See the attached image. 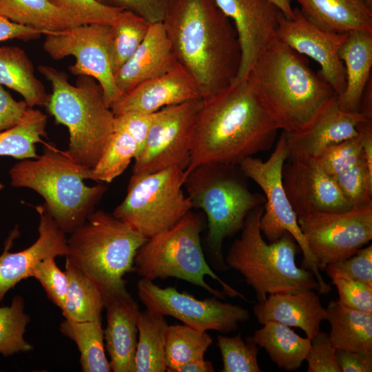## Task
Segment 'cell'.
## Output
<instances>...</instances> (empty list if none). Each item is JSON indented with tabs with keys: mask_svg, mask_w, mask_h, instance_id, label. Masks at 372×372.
Returning a JSON list of instances; mask_svg holds the SVG:
<instances>
[{
	"mask_svg": "<svg viewBox=\"0 0 372 372\" xmlns=\"http://www.w3.org/2000/svg\"><path fill=\"white\" fill-rule=\"evenodd\" d=\"M280 126L247 79L203 99L184 176L210 163L238 165L270 149Z\"/></svg>",
	"mask_w": 372,
	"mask_h": 372,
	"instance_id": "cell-1",
	"label": "cell"
},
{
	"mask_svg": "<svg viewBox=\"0 0 372 372\" xmlns=\"http://www.w3.org/2000/svg\"><path fill=\"white\" fill-rule=\"evenodd\" d=\"M163 23L177 61L195 80L202 99L235 80L240 59L237 34L214 0H173Z\"/></svg>",
	"mask_w": 372,
	"mask_h": 372,
	"instance_id": "cell-2",
	"label": "cell"
},
{
	"mask_svg": "<svg viewBox=\"0 0 372 372\" xmlns=\"http://www.w3.org/2000/svg\"><path fill=\"white\" fill-rule=\"evenodd\" d=\"M246 79L286 132L304 129L338 97L301 54L277 38L260 55Z\"/></svg>",
	"mask_w": 372,
	"mask_h": 372,
	"instance_id": "cell-3",
	"label": "cell"
},
{
	"mask_svg": "<svg viewBox=\"0 0 372 372\" xmlns=\"http://www.w3.org/2000/svg\"><path fill=\"white\" fill-rule=\"evenodd\" d=\"M44 145L42 155L22 160L10 169V183L41 195L58 227L71 234L95 210L107 187L101 183L86 185L85 179L96 181L92 168L78 164L52 143Z\"/></svg>",
	"mask_w": 372,
	"mask_h": 372,
	"instance_id": "cell-4",
	"label": "cell"
},
{
	"mask_svg": "<svg viewBox=\"0 0 372 372\" xmlns=\"http://www.w3.org/2000/svg\"><path fill=\"white\" fill-rule=\"evenodd\" d=\"M39 71L50 81L52 94L45 105L56 122L69 132L67 155L93 169L103 156L112 135L114 114L107 105L103 90L93 77L80 75L75 85L68 75L48 65Z\"/></svg>",
	"mask_w": 372,
	"mask_h": 372,
	"instance_id": "cell-5",
	"label": "cell"
},
{
	"mask_svg": "<svg viewBox=\"0 0 372 372\" xmlns=\"http://www.w3.org/2000/svg\"><path fill=\"white\" fill-rule=\"evenodd\" d=\"M147 238L103 210H94L67 238L65 259L101 291L104 302L130 294L123 278L134 270L138 248Z\"/></svg>",
	"mask_w": 372,
	"mask_h": 372,
	"instance_id": "cell-6",
	"label": "cell"
},
{
	"mask_svg": "<svg viewBox=\"0 0 372 372\" xmlns=\"http://www.w3.org/2000/svg\"><path fill=\"white\" fill-rule=\"evenodd\" d=\"M263 205L247 216L240 236L230 246L224 258L227 268L239 272L255 291L258 302L269 294L296 292L304 289L320 291L313 272L298 267L296 256L301 249L289 233L267 243L260 229Z\"/></svg>",
	"mask_w": 372,
	"mask_h": 372,
	"instance_id": "cell-7",
	"label": "cell"
},
{
	"mask_svg": "<svg viewBox=\"0 0 372 372\" xmlns=\"http://www.w3.org/2000/svg\"><path fill=\"white\" fill-rule=\"evenodd\" d=\"M238 165L204 163L184 176L183 186L192 208L200 209L207 221V243L216 267L226 270L223 244L242 230L248 214L265 202L252 192Z\"/></svg>",
	"mask_w": 372,
	"mask_h": 372,
	"instance_id": "cell-8",
	"label": "cell"
},
{
	"mask_svg": "<svg viewBox=\"0 0 372 372\" xmlns=\"http://www.w3.org/2000/svg\"><path fill=\"white\" fill-rule=\"evenodd\" d=\"M203 227L202 215L189 211L173 227L143 243L134 257V270L151 280L167 278L185 280L219 299H225L227 295L247 300L223 281L206 261L200 242Z\"/></svg>",
	"mask_w": 372,
	"mask_h": 372,
	"instance_id": "cell-9",
	"label": "cell"
},
{
	"mask_svg": "<svg viewBox=\"0 0 372 372\" xmlns=\"http://www.w3.org/2000/svg\"><path fill=\"white\" fill-rule=\"evenodd\" d=\"M183 182L184 171L178 167L132 174L127 194L112 214L149 238L171 228L192 210Z\"/></svg>",
	"mask_w": 372,
	"mask_h": 372,
	"instance_id": "cell-10",
	"label": "cell"
},
{
	"mask_svg": "<svg viewBox=\"0 0 372 372\" xmlns=\"http://www.w3.org/2000/svg\"><path fill=\"white\" fill-rule=\"evenodd\" d=\"M288 158L289 149L282 131L273 152L267 161L249 156L238 165L244 176L254 180L265 194L263 213L260 219L261 233L270 242L279 240L287 233L290 234L303 254L302 267L314 274L320 287L318 293L328 294L331 287L320 274L283 187L282 168Z\"/></svg>",
	"mask_w": 372,
	"mask_h": 372,
	"instance_id": "cell-11",
	"label": "cell"
},
{
	"mask_svg": "<svg viewBox=\"0 0 372 372\" xmlns=\"http://www.w3.org/2000/svg\"><path fill=\"white\" fill-rule=\"evenodd\" d=\"M202 104V99H196L156 112L145 142L134 158L132 173L149 174L170 167L185 172Z\"/></svg>",
	"mask_w": 372,
	"mask_h": 372,
	"instance_id": "cell-12",
	"label": "cell"
},
{
	"mask_svg": "<svg viewBox=\"0 0 372 372\" xmlns=\"http://www.w3.org/2000/svg\"><path fill=\"white\" fill-rule=\"evenodd\" d=\"M45 36L43 47L49 56L54 60L74 56L76 63L69 68L71 73L96 80L110 107L123 96L112 66L111 25L82 24Z\"/></svg>",
	"mask_w": 372,
	"mask_h": 372,
	"instance_id": "cell-13",
	"label": "cell"
},
{
	"mask_svg": "<svg viewBox=\"0 0 372 372\" xmlns=\"http://www.w3.org/2000/svg\"><path fill=\"white\" fill-rule=\"evenodd\" d=\"M298 223L318 269L347 258L372 239V204L342 212L316 211Z\"/></svg>",
	"mask_w": 372,
	"mask_h": 372,
	"instance_id": "cell-14",
	"label": "cell"
},
{
	"mask_svg": "<svg viewBox=\"0 0 372 372\" xmlns=\"http://www.w3.org/2000/svg\"><path fill=\"white\" fill-rule=\"evenodd\" d=\"M136 288L138 298L147 310L163 316H172L199 331L231 333L250 319L245 308L222 302L215 296L198 300L174 287L161 288L145 278L138 281Z\"/></svg>",
	"mask_w": 372,
	"mask_h": 372,
	"instance_id": "cell-15",
	"label": "cell"
},
{
	"mask_svg": "<svg viewBox=\"0 0 372 372\" xmlns=\"http://www.w3.org/2000/svg\"><path fill=\"white\" fill-rule=\"evenodd\" d=\"M293 11L292 18L280 12L276 37L300 54L313 59L320 66V76L339 96L346 86L345 69L339 51L347 33L324 30L307 20L299 8Z\"/></svg>",
	"mask_w": 372,
	"mask_h": 372,
	"instance_id": "cell-16",
	"label": "cell"
},
{
	"mask_svg": "<svg viewBox=\"0 0 372 372\" xmlns=\"http://www.w3.org/2000/svg\"><path fill=\"white\" fill-rule=\"evenodd\" d=\"M289 158L282 168V185L297 218L316 211L351 209L334 178L323 171L315 158Z\"/></svg>",
	"mask_w": 372,
	"mask_h": 372,
	"instance_id": "cell-17",
	"label": "cell"
},
{
	"mask_svg": "<svg viewBox=\"0 0 372 372\" xmlns=\"http://www.w3.org/2000/svg\"><path fill=\"white\" fill-rule=\"evenodd\" d=\"M231 21L240 47V59L234 81L247 76L262 52L276 38L280 10L269 0H214Z\"/></svg>",
	"mask_w": 372,
	"mask_h": 372,
	"instance_id": "cell-18",
	"label": "cell"
},
{
	"mask_svg": "<svg viewBox=\"0 0 372 372\" xmlns=\"http://www.w3.org/2000/svg\"><path fill=\"white\" fill-rule=\"evenodd\" d=\"M39 216V237L28 248L11 253L13 240L18 236L17 228L7 238L0 256V302L6 293L23 279L30 277L31 271L39 261L49 257L67 254L65 233L56 225L43 204L35 207Z\"/></svg>",
	"mask_w": 372,
	"mask_h": 372,
	"instance_id": "cell-19",
	"label": "cell"
},
{
	"mask_svg": "<svg viewBox=\"0 0 372 372\" xmlns=\"http://www.w3.org/2000/svg\"><path fill=\"white\" fill-rule=\"evenodd\" d=\"M370 120L372 118L361 111L349 112L342 110L336 97L304 129L296 132L283 131L289 149V158H317L329 147L357 136L359 125Z\"/></svg>",
	"mask_w": 372,
	"mask_h": 372,
	"instance_id": "cell-20",
	"label": "cell"
},
{
	"mask_svg": "<svg viewBox=\"0 0 372 372\" xmlns=\"http://www.w3.org/2000/svg\"><path fill=\"white\" fill-rule=\"evenodd\" d=\"M201 99L195 80L177 61L167 72L125 94L110 109L114 114L126 112L152 114L167 106Z\"/></svg>",
	"mask_w": 372,
	"mask_h": 372,
	"instance_id": "cell-21",
	"label": "cell"
},
{
	"mask_svg": "<svg viewBox=\"0 0 372 372\" xmlns=\"http://www.w3.org/2000/svg\"><path fill=\"white\" fill-rule=\"evenodd\" d=\"M107 324L105 348L114 372H136L135 355L138 342V305L131 294L105 301Z\"/></svg>",
	"mask_w": 372,
	"mask_h": 372,
	"instance_id": "cell-22",
	"label": "cell"
},
{
	"mask_svg": "<svg viewBox=\"0 0 372 372\" xmlns=\"http://www.w3.org/2000/svg\"><path fill=\"white\" fill-rule=\"evenodd\" d=\"M253 312L260 324L276 321L301 329L310 339L318 333L327 316L326 309L313 289L269 294L254 306Z\"/></svg>",
	"mask_w": 372,
	"mask_h": 372,
	"instance_id": "cell-23",
	"label": "cell"
},
{
	"mask_svg": "<svg viewBox=\"0 0 372 372\" xmlns=\"http://www.w3.org/2000/svg\"><path fill=\"white\" fill-rule=\"evenodd\" d=\"M177 60L163 22L152 23L137 50L115 74L124 95L141 83L169 70Z\"/></svg>",
	"mask_w": 372,
	"mask_h": 372,
	"instance_id": "cell-24",
	"label": "cell"
},
{
	"mask_svg": "<svg viewBox=\"0 0 372 372\" xmlns=\"http://www.w3.org/2000/svg\"><path fill=\"white\" fill-rule=\"evenodd\" d=\"M339 56L346 74V86L337 97L340 108L345 112H360L365 88L371 81L372 34L351 31L340 47Z\"/></svg>",
	"mask_w": 372,
	"mask_h": 372,
	"instance_id": "cell-25",
	"label": "cell"
},
{
	"mask_svg": "<svg viewBox=\"0 0 372 372\" xmlns=\"http://www.w3.org/2000/svg\"><path fill=\"white\" fill-rule=\"evenodd\" d=\"M302 14L320 28L335 33L372 34V8L366 0H296Z\"/></svg>",
	"mask_w": 372,
	"mask_h": 372,
	"instance_id": "cell-26",
	"label": "cell"
},
{
	"mask_svg": "<svg viewBox=\"0 0 372 372\" xmlns=\"http://www.w3.org/2000/svg\"><path fill=\"white\" fill-rule=\"evenodd\" d=\"M0 15L44 35L84 24L52 0H0Z\"/></svg>",
	"mask_w": 372,
	"mask_h": 372,
	"instance_id": "cell-27",
	"label": "cell"
},
{
	"mask_svg": "<svg viewBox=\"0 0 372 372\" xmlns=\"http://www.w3.org/2000/svg\"><path fill=\"white\" fill-rule=\"evenodd\" d=\"M329 338L336 349L372 351V313L331 300L326 308Z\"/></svg>",
	"mask_w": 372,
	"mask_h": 372,
	"instance_id": "cell-28",
	"label": "cell"
},
{
	"mask_svg": "<svg viewBox=\"0 0 372 372\" xmlns=\"http://www.w3.org/2000/svg\"><path fill=\"white\" fill-rule=\"evenodd\" d=\"M251 336L270 359L285 371L298 369L311 346V339L296 333L290 327L276 321H267Z\"/></svg>",
	"mask_w": 372,
	"mask_h": 372,
	"instance_id": "cell-29",
	"label": "cell"
},
{
	"mask_svg": "<svg viewBox=\"0 0 372 372\" xmlns=\"http://www.w3.org/2000/svg\"><path fill=\"white\" fill-rule=\"evenodd\" d=\"M0 85L20 94L29 107L45 106L49 99L32 61L18 46L0 47Z\"/></svg>",
	"mask_w": 372,
	"mask_h": 372,
	"instance_id": "cell-30",
	"label": "cell"
},
{
	"mask_svg": "<svg viewBox=\"0 0 372 372\" xmlns=\"http://www.w3.org/2000/svg\"><path fill=\"white\" fill-rule=\"evenodd\" d=\"M68 285L62 311L64 319L74 322L102 321L103 295L83 271L65 259Z\"/></svg>",
	"mask_w": 372,
	"mask_h": 372,
	"instance_id": "cell-31",
	"label": "cell"
},
{
	"mask_svg": "<svg viewBox=\"0 0 372 372\" xmlns=\"http://www.w3.org/2000/svg\"><path fill=\"white\" fill-rule=\"evenodd\" d=\"M136 372H165V342L169 324L165 316L147 309L138 313Z\"/></svg>",
	"mask_w": 372,
	"mask_h": 372,
	"instance_id": "cell-32",
	"label": "cell"
},
{
	"mask_svg": "<svg viewBox=\"0 0 372 372\" xmlns=\"http://www.w3.org/2000/svg\"><path fill=\"white\" fill-rule=\"evenodd\" d=\"M59 330L76 344L82 371H112L110 361L105 355L102 321L74 322L64 319Z\"/></svg>",
	"mask_w": 372,
	"mask_h": 372,
	"instance_id": "cell-33",
	"label": "cell"
},
{
	"mask_svg": "<svg viewBox=\"0 0 372 372\" xmlns=\"http://www.w3.org/2000/svg\"><path fill=\"white\" fill-rule=\"evenodd\" d=\"M47 116L38 109L28 107L17 125L0 132V156L17 159L37 158L36 144L45 143Z\"/></svg>",
	"mask_w": 372,
	"mask_h": 372,
	"instance_id": "cell-34",
	"label": "cell"
},
{
	"mask_svg": "<svg viewBox=\"0 0 372 372\" xmlns=\"http://www.w3.org/2000/svg\"><path fill=\"white\" fill-rule=\"evenodd\" d=\"M212 343L206 331L185 324L169 325L165 342L166 371L176 372L187 362L203 359Z\"/></svg>",
	"mask_w": 372,
	"mask_h": 372,
	"instance_id": "cell-35",
	"label": "cell"
},
{
	"mask_svg": "<svg viewBox=\"0 0 372 372\" xmlns=\"http://www.w3.org/2000/svg\"><path fill=\"white\" fill-rule=\"evenodd\" d=\"M151 24L132 12H119L111 25V61L114 76L143 42Z\"/></svg>",
	"mask_w": 372,
	"mask_h": 372,
	"instance_id": "cell-36",
	"label": "cell"
},
{
	"mask_svg": "<svg viewBox=\"0 0 372 372\" xmlns=\"http://www.w3.org/2000/svg\"><path fill=\"white\" fill-rule=\"evenodd\" d=\"M138 152L139 147L134 138L125 130L114 126L103 156L92 169L96 181L112 182L123 173Z\"/></svg>",
	"mask_w": 372,
	"mask_h": 372,
	"instance_id": "cell-37",
	"label": "cell"
},
{
	"mask_svg": "<svg viewBox=\"0 0 372 372\" xmlns=\"http://www.w3.org/2000/svg\"><path fill=\"white\" fill-rule=\"evenodd\" d=\"M24 307V299L19 295L12 298L10 306L0 307V353L4 356L31 351L34 348L23 337L31 320Z\"/></svg>",
	"mask_w": 372,
	"mask_h": 372,
	"instance_id": "cell-38",
	"label": "cell"
},
{
	"mask_svg": "<svg viewBox=\"0 0 372 372\" xmlns=\"http://www.w3.org/2000/svg\"><path fill=\"white\" fill-rule=\"evenodd\" d=\"M243 341L240 333L233 337L217 335L223 367L222 372H260L258 362L259 346L251 336Z\"/></svg>",
	"mask_w": 372,
	"mask_h": 372,
	"instance_id": "cell-39",
	"label": "cell"
},
{
	"mask_svg": "<svg viewBox=\"0 0 372 372\" xmlns=\"http://www.w3.org/2000/svg\"><path fill=\"white\" fill-rule=\"evenodd\" d=\"M334 179L351 208L372 204V169L363 155L355 165Z\"/></svg>",
	"mask_w": 372,
	"mask_h": 372,
	"instance_id": "cell-40",
	"label": "cell"
},
{
	"mask_svg": "<svg viewBox=\"0 0 372 372\" xmlns=\"http://www.w3.org/2000/svg\"><path fill=\"white\" fill-rule=\"evenodd\" d=\"M362 155V135L359 132L357 136L329 147L315 158L325 173L335 178L355 165Z\"/></svg>",
	"mask_w": 372,
	"mask_h": 372,
	"instance_id": "cell-41",
	"label": "cell"
},
{
	"mask_svg": "<svg viewBox=\"0 0 372 372\" xmlns=\"http://www.w3.org/2000/svg\"><path fill=\"white\" fill-rule=\"evenodd\" d=\"M30 277L39 282L48 298L62 309L68 280L65 272L62 271L56 265L55 258L49 257L37 262L31 271Z\"/></svg>",
	"mask_w": 372,
	"mask_h": 372,
	"instance_id": "cell-42",
	"label": "cell"
},
{
	"mask_svg": "<svg viewBox=\"0 0 372 372\" xmlns=\"http://www.w3.org/2000/svg\"><path fill=\"white\" fill-rule=\"evenodd\" d=\"M324 270L337 288L339 302L349 308L372 313V286L340 272Z\"/></svg>",
	"mask_w": 372,
	"mask_h": 372,
	"instance_id": "cell-43",
	"label": "cell"
},
{
	"mask_svg": "<svg viewBox=\"0 0 372 372\" xmlns=\"http://www.w3.org/2000/svg\"><path fill=\"white\" fill-rule=\"evenodd\" d=\"M56 5L78 18L84 24L112 25L123 10L107 6L99 0H52Z\"/></svg>",
	"mask_w": 372,
	"mask_h": 372,
	"instance_id": "cell-44",
	"label": "cell"
},
{
	"mask_svg": "<svg viewBox=\"0 0 372 372\" xmlns=\"http://www.w3.org/2000/svg\"><path fill=\"white\" fill-rule=\"evenodd\" d=\"M337 349L332 345L329 335L319 331L311 339V346L305 358L307 372H341L337 360Z\"/></svg>",
	"mask_w": 372,
	"mask_h": 372,
	"instance_id": "cell-45",
	"label": "cell"
},
{
	"mask_svg": "<svg viewBox=\"0 0 372 372\" xmlns=\"http://www.w3.org/2000/svg\"><path fill=\"white\" fill-rule=\"evenodd\" d=\"M325 269L372 286V245L362 247L353 256L329 264Z\"/></svg>",
	"mask_w": 372,
	"mask_h": 372,
	"instance_id": "cell-46",
	"label": "cell"
},
{
	"mask_svg": "<svg viewBox=\"0 0 372 372\" xmlns=\"http://www.w3.org/2000/svg\"><path fill=\"white\" fill-rule=\"evenodd\" d=\"M114 8L132 12L150 23L163 22L173 0H99Z\"/></svg>",
	"mask_w": 372,
	"mask_h": 372,
	"instance_id": "cell-47",
	"label": "cell"
},
{
	"mask_svg": "<svg viewBox=\"0 0 372 372\" xmlns=\"http://www.w3.org/2000/svg\"><path fill=\"white\" fill-rule=\"evenodd\" d=\"M155 114L126 112L114 114V126L125 130L136 141L139 152L143 147Z\"/></svg>",
	"mask_w": 372,
	"mask_h": 372,
	"instance_id": "cell-48",
	"label": "cell"
},
{
	"mask_svg": "<svg viewBox=\"0 0 372 372\" xmlns=\"http://www.w3.org/2000/svg\"><path fill=\"white\" fill-rule=\"evenodd\" d=\"M28 107L24 101H17L0 85V132L19 123Z\"/></svg>",
	"mask_w": 372,
	"mask_h": 372,
	"instance_id": "cell-49",
	"label": "cell"
},
{
	"mask_svg": "<svg viewBox=\"0 0 372 372\" xmlns=\"http://www.w3.org/2000/svg\"><path fill=\"white\" fill-rule=\"evenodd\" d=\"M336 355L341 372L372 371V351L337 349Z\"/></svg>",
	"mask_w": 372,
	"mask_h": 372,
	"instance_id": "cell-50",
	"label": "cell"
},
{
	"mask_svg": "<svg viewBox=\"0 0 372 372\" xmlns=\"http://www.w3.org/2000/svg\"><path fill=\"white\" fill-rule=\"evenodd\" d=\"M41 34L44 33L41 30L15 23L0 15V42L12 39L28 41Z\"/></svg>",
	"mask_w": 372,
	"mask_h": 372,
	"instance_id": "cell-51",
	"label": "cell"
},
{
	"mask_svg": "<svg viewBox=\"0 0 372 372\" xmlns=\"http://www.w3.org/2000/svg\"><path fill=\"white\" fill-rule=\"evenodd\" d=\"M214 367L210 361L199 359L180 366L176 372H214Z\"/></svg>",
	"mask_w": 372,
	"mask_h": 372,
	"instance_id": "cell-52",
	"label": "cell"
},
{
	"mask_svg": "<svg viewBox=\"0 0 372 372\" xmlns=\"http://www.w3.org/2000/svg\"><path fill=\"white\" fill-rule=\"evenodd\" d=\"M288 18L294 16L293 8L291 5L290 0H269Z\"/></svg>",
	"mask_w": 372,
	"mask_h": 372,
	"instance_id": "cell-53",
	"label": "cell"
},
{
	"mask_svg": "<svg viewBox=\"0 0 372 372\" xmlns=\"http://www.w3.org/2000/svg\"><path fill=\"white\" fill-rule=\"evenodd\" d=\"M368 5L372 8V0H366Z\"/></svg>",
	"mask_w": 372,
	"mask_h": 372,
	"instance_id": "cell-54",
	"label": "cell"
}]
</instances>
